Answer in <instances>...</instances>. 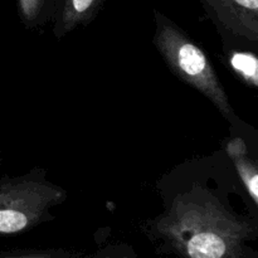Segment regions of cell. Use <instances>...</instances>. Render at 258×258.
<instances>
[{"label": "cell", "instance_id": "1", "mask_svg": "<svg viewBox=\"0 0 258 258\" xmlns=\"http://www.w3.org/2000/svg\"><path fill=\"white\" fill-rule=\"evenodd\" d=\"M159 249L178 258H258L249 246L257 224L238 216L202 189L179 194L156 218L146 222Z\"/></svg>", "mask_w": 258, "mask_h": 258}, {"label": "cell", "instance_id": "3", "mask_svg": "<svg viewBox=\"0 0 258 258\" xmlns=\"http://www.w3.org/2000/svg\"><path fill=\"white\" fill-rule=\"evenodd\" d=\"M67 197L66 189L52 183L39 166L0 178V237L19 236L53 221L52 209Z\"/></svg>", "mask_w": 258, "mask_h": 258}, {"label": "cell", "instance_id": "10", "mask_svg": "<svg viewBox=\"0 0 258 258\" xmlns=\"http://www.w3.org/2000/svg\"><path fill=\"white\" fill-rule=\"evenodd\" d=\"M81 258H139L134 248L127 244H112L105 248L98 249L90 256H82Z\"/></svg>", "mask_w": 258, "mask_h": 258}, {"label": "cell", "instance_id": "5", "mask_svg": "<svg viewBox=\"0 0 258 258\" xmlns=\"http://www.w3.org/2000/svg\"><path fill=\"white\" fill-rule=\"evenodd\" d=\"M106 0H63L52 22L54 38L62 39L73 30L87 27L95 20Z\"/></svg>", "mask_w": 258, "mask_h": 258}, {"label": "cell", "instance_id": "6", "mask_svg": "<svg viewBox=\"0 0 258 258\" xmlns=\"http://www.w3.org/2000/svg\"><path fill=\"white\" fill-rule=\"evenodd\" d=\"M227 154L233 161L242 184L254 206L258 204V169L256 161L248 156V149L241 138H234L227 144Z\"/></svg>", "mask_w": 258, "mask_h": 258}, {"label": "cell", "instance_id": "7", "mask_svg": "<svg viewBox=\"0 0 258 258\" xmlns=\"http://www.w3.org/2000/svg\"><path fill=\"white\" fill-rule=\"evenodd\" d=\"M19 20L25 29H40L52 24L63 0H15Z\"/></svg>", "mask_w": 258, "mask_h": 258}, {"label": "cell", "instance_id": "4", "mask_svg": "<svg viewBox=\"0 0 258 258\" xmlns=\"http://www.w3.org/2000/svg\"><path fill=\"white\" fill-rule=\"evenodd\" d=\"M224 38L258 42V0H199Z\"/></svg>", "mask_w": 258, "mask_h": 258}, {"label": "cell", "instance_id": "9", "mask_svg": "<svg viewBox=\"0 0 258 258\" xmlns=\"http://www.w3.org/2000/svg\"><path fill=\"white\" fill-rule=\"evenodd\" d=\"M83 254L63 248H30L0 251V258H81Z\"/></svg>", "mask_w": 258, "mask_h": 258}, {"label": "cell", "instance_id": "2", "mask_svg": "<svg viewBox=\"0 0 258 258\" xmlns=\"http://www.w3.org/2000/svg\"><path fill=\"white\" fill-rule=\"evenodd\" d=\"M153 43L175 77L208 98L226 120H236L233 106L203 48L175 22L155 9Z\"/></svg>", "mask_w": 258, "mask_h": 258}, {"label": "cell", "instance_id": "8", "mask_svg": "<svg viewBox=\"0 0 258 258\" xmlns=\"http://www.w3.org/2000/svg\"><path fill=\"white\" fill-rule=\"evenodd\" d=\"M229 66L246 85L257 88V57L252 52L233 50L228 57Z\"/></svg>", "mask_w": 258, "mask_h": 258}]
</instances>
